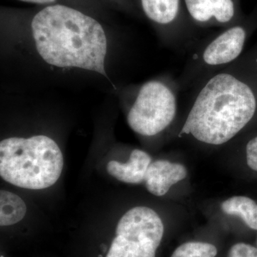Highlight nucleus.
Returning a JSON list of instances; mask_svg holds the SVG:
<instances>
[{"label":"nucleus","instance_id":"7","mask_svg":"<svg viewBox=\"0 0 257 257\" xmlns=\"http://www.w3.org/2000/svg\"><path fill=\"white\" fill-rule=\"evenodd\" d=\"M187 176V169L182 164L156 160L152 162L147 170L145 186L153 195L162 197L172 186L184 180Z\"/></svg>","mask_w":257,"mask_h":257},{"label":"nucleus","instance_id":"12","mask_svg":"<svg viewBox=\"0 0 257 257\" xmlns=\"http://www.w3.org/2000/svg\"><path fill=\"white\" fill-rule=\"evenodd\" d=\"M147 18L160 25H167L178 14L179 0H141Z\"/></svg>","mask_w":257,"mask_h":257},{"label":"nucleus","instance_id":"15","mask_svg":"<svg viewBox=\"0 0 257 257\" xmlns=\"http://www.w3.org/2000/svg\"><path fill=\"white\" fill-rule=\"evenodd\" d=\"M246 153L248 167L257 172V137L248 142L246 147Z\"/></svg>","mask_w":257,"mask_h":257},{"label":"nucleus","instance_id":"8","mask_svg":"<svg viewBox=\"0 0 257 257\" xmlns=\"http://www.w3.org/2000/svg\"><path fill=\"white\" fill-rule=\"evenodd\" d=\"M152 162V157L148 153L135 149L130 154L127 162L121 163L116 161H109L106 165V171L120 182L139 184L145 182L147 170Z\"/></svg>","mask_w":257,"mask_h":257},{"label":"nucleus","instance_id":"10","mask_svg":"<svg viewBox=\"0 0 257 257\" xmlns=\"http://www.w3.org/2000/svg\"><path fill=\"white\" fill-rule=\"evenodd\" d=\"M221 209L224 214L238 216L248 227L257 230V204L253 199L234 196L221 203Z\"/></svg>","mask_w":257,"mask_h":257},{"label":"nucleus","instance_id":"14","mask_svg":"<svg viewBox=\"0 0 257 257\" xmlns=\"http://www.w3.org/2000/svg\"><path fill=\"white\" fill-rule=\"evenodd\" d=\"M227 257H257V248L246 243H237L230 248Z\"/></svg>","mask_w":257,"mask_h":257},{"label":"nucleus","instance_id":"2","mask_svg":"<svg viewBox=\"0 0 257 257\" xmlns=\"http://www.w3.org/2000/svg\"><path fill=\"white\" fill-rule=\"evenodd\" d=\"M256 109V98L247 84L231 74H217L198 94L180 135H192L207 145H223L245 127Z\"/></svg>","mask_w":257,"mask_h":257},{"label":"nucleus","instance_id":"4","mask_svg":"<svg viewBox=\"0 0 257 257\" xmlns=\"http://www.w3.org/2000/svg\"><path fill=\"white\" fill-rule=\"evenodd\" d=\"M164 233L156 211L145 206L132 208L118 221L104 257H156Z\"/></svg>","mask_w":257,"mask_h":257},{"label":"nucleus","instance_id":"13","mask_svg":"<svg viewBox=\"0 0 257 257\" xmlns=\"http://www.w3.org/2000/svg\"><path fill=\"white\" fill-rule=\"evenodd\" d=\"M217 248L210 243L189 241L178 246L171 257H215Z\"/></svg>","mask_w":257,"mask_h":257},{"label":"nucleus","instance_id":"11","mask_svg":"<svg viewBox=\"0 0 257 257\" xmlns=\"http://www.w3.org/2000/svg\"><path fill=\"white\" fill-rule=\"evenodd\" d=\"M27 206L22 198L8 191H0V225L8 226L23 220Z\"/></svg>","mask_w":257,"mask_h":257},{"label":"nucleus","instance_id":"6","mask_svg":"<svg viewBox=\"0 0 257 257\" xmlns=\"http://www.w3.org/2000/svg\"><path fill=\"white\" fill-rule=\"evenodd\" d=\"M246 32L240 27L226 30L208 45L203 54L204 62L211 66L229 63L242 52Z\"/></svg>","mask_w":257,"mask_h":257},{"label":"nucleus","instance_id":"16","mask_svg":"<svg viewBox=\"0 0 257 257\" xmlns=\"http://www.w3.org/2000/svg\"><path fill=\"white\" fill-rule=\"evenodd\" d=\"M24 3H32L37 5H47L55 3L56 0H20Z\"/></svg>","mask_w":257,"mask_h":257},{"label":"nucleus","instance_id":"1","mask_svg":"<svg viewBox=\"0 0 257 257\" xmlns=\"http://www.w3.org/2000/svg\"><path fill=\"white\" fill-rule=\"evenodd\" d=\"M31 30L37 52L46 63L107 77V38L95 19L65 5H49L32 19Z\"/></svg>","mask_w":257,"mask_h":257},{"label":"nucleus","instance_id":"5","mask_svg":"<svg viewBox=\"0 0 257 257\" xmlns=\"http://www.w3.org/2000/svg\"><path fill=\"white\" fill-rule=\"evenodd\" d=\"M177 114L175 94L164 83H145L128 111L127 123L135 133L152 137L168 127Z\"/></svg>","mask_w":257,"mask_h":257},{"label":"nucleus","instance_id":"9","mask_svg":"<svg viewBox=\"0 0 257 257\" xmlns=\"http://www.w3.org/2000/svg\"><path fill=\"white\" fill-rule=\"evenodd\" d=\"M185 3L191 16L200 23L212 18L219 23H228L234 16L232 0H185Z\"/></svg>","mask_w":257,"mask_h":257},{"label":"nucleus","instance_id":"3","mask_svg":"<svg viewBox=\"0 0 257 257\" xmlns=\"http://www.w3.org/2000/svg\"><path fill=\"white\" fill-rule=\"evenodd\" d=\"M63 167L60 147L45 135L10 138L0 143V176L16 187L49 188L60 178Z\"/></svg>","mask_w":257,"mask_h":257}]
</instances>
